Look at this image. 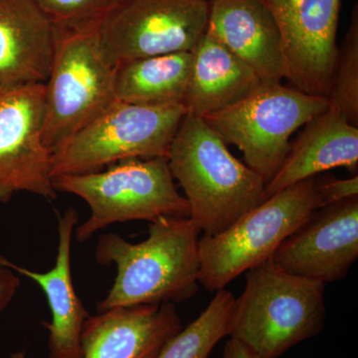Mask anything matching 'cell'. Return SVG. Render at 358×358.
Masks as SVG:
<instances>
[{
	"label": "cell",
	"mask_w": 358,
	"mask_h": 358,
	"mask_svg": "<svg viewBox=\"0 0 358 358\" xmlns=\"http://www.w3.org/2000/svg\"><path fill=\"white\" fill-rule=\"evenodd\" d=\"M196 224L189 217H162L148 225V237L134 244L121 235L100 236L99 265L117 267L109 293L98 313L117 307L182 303L199 289L200 257Z\"/></svg>",
	"instance_id": "6da1fadb"
},
{
	"label": "cell",
	"mask_w": 358,
	"mask_h": 358,
	"mask_svg": "<svg viewBox=\"0 0 358 358\" xmlns=\"http://www.w3.org/2000/svg\"><path fill=\"white\" fill-rule=\"evenodd\" d=\"M167 159L203 236L223 232L266 199L264 179L231 154L202 117L185 115Z\"/></svg>",
	"instance_id": "7a4b0ae2"
},
{
	"label": "cell",
	"mask_w": 358,
	"mask_h": 358,
	"mask_svg": "<svg viewBox=\"0 0 358 358\" xmlns=\"http://www.w3.org/2000/svg\"><path fill=\"white\" fill-rule=\"evenodd\" d=\"M326 284L289 274L266 261L246 272L235 299L229 336L258 358H279L324 329Z\"/></svg>",
	"instance_id": "3957f363"
},
{
	"label": "cell",
	"mask_w": 358,
	"mask_h": 358,
	"mask_svg": "<svg viewBox=\"0 0 358 358\" xmlns=\"http://www.w3.org/2000/svg\"><path fill=\"white\" fill-rule=\"evenodd\" d=\"M56 192L83 199L90 216L75 229L79 243L115 223L162 217H189L187 200L178 192L167 157L129 159L102 171L54 178Z\"/></svg>",
	"instance_id": "277c9868"
},
{
	"label": "cell",
	"mask_w": 358,
	"mask_h": 358,
	"mask_svg": "<svg viewBox=\"0 0 358 358\" xmlns=\"http://www.w3.org/2000/svg\"><path fill=\"white\" fill-rule=\"evenodd\" d=\"M317 181L319 176L288 186L223 232L199 239V284L217 292L250 268L270 260L289 235L324 207Z\"/></svg>",
	"instance_id": "5b68a950"
},
{
	"label": "cell",
	"mask_w": 358,
	"mask_h": 358,
	"mask_svg": "<svg viewBox=\"0 0 358 358\" xmlns=\"http://www.w3.org/2000/svg\"><path fill=\"white\" fill-rule=\"evenodd\" d=\"M99 21L57 26L55 53L44 84L43 140L51 152L117 101L115 67L101 50Z\"/></svg>",
	"instance_id": "8992f818"
},
{
	"label": "cell",
	"mask_w": 358,
	"mask_h": 358,
	"mask_svg": "<svg viewBox=\"0 0 358 358\" xmlns=\"http://www.w3.org/2000/svg\"><path fill=\"white\" fill-rule=\"evenodd\" d=\"M186 110L115 101L52 152L53 178L83 174L129 159L167 157Z\"/></svg>",
	"instance_id": "52a82bcc"
},
{
	"label": "cell",
	"mask_w": 358,
	"mask_h": 358,
	"mask_svg": "<svg viewBox=\"0 0 358 358\" xmlns=\"http://www.w3.org/2000/svg\"><path fill=\"white\" fill-rule=\"evenodd\" d=\"M327 107L326 96L281 83L261 84L239 102L202 119L226 145L241 150L245 164L267 185L284 164L294 131Z\"/></svg>",
	"instance_id": "ba28073f"
},
{
	"label": "cell",
	"mask_w": 358,
	"mask_h": 358,
	"mask_svg": "<svg viewBox=\"0 0 358 358\" xmlns=\"http://www.w3.org/2000/svg\"><path fill=\"white\" fill-rule=\"evenodd\" d=\"M209 0H122L99 21L103 57L112 66L192 52L206 33Z\"/></svg>",
	"instance_id": "9c48e42d"
},
{
	"label": "cell",
	"mask_w": 358,
	"mask_h": 358,
	"mask_svg": "<svg viewBox=\"0 0 358 358\" xmlns=\"http://www.w3.org/2000/svg\"><path fill=\"white\" fill-rule=\"evenodd\" d=\"M44 119V84L0 86V203L18 192L57 199Z\"/></svg>",
	"instance_id": "30bf717a"
},
{
	"label": "cell",
	"mask_w": 358,
	"mask_h": 358,
	"mask_svg": "<svg viewBox=\"0 0 358 358\" xmlns=\"http://www.w3.org/2000/svg\"><path fill=\"white\" fill-rule=\"evenodd\" d=\"M281 34L285 79L293 88L326 96L338 47L341 0H262Z\"/></svg>",
	"instance_id": "8fae6325"
},
{
	"label": "cell",
	"mask_w": 358,
	"mask_h": 358,
	"mask_svg": "<svg viewBox=\"0 0 358 358\" xmlns=\"http://www.w3.org/2000/svg\"><path fill=\"white\" fill-rule=\"evenodd\" d=\"M358 258V196L313 212L273 254L289 274L324 282L345 279Z\"/></svg>",
	"instance_id": "7c38bea8"
},
{
	"label": "cell",
	"mask_w": 358,
	"mask_h": 358,
	"mask_svg": "<svg viewBox=\"0 0 358 358\" xmlns=\"http://www.w3.org/2000/svg\"><path fill=\"white\" fill-rule=\"evenodd\" d=\"M182 327L173 303L110 308L85 322L83 358H155Z\"/></svg>",
	"instance_id": "4fadbf2b"
},
{
	"label": "cell",
	"mask_w": 358,
	"mask_h": 358,
	"mask_svg": "<svg viewBox=\"0 0 358 358\" xmlns=\"http://www.w3.org/2000/svg\"><path fill=\"white\" fill-rule=\"evenodd\" d=\"M206 32L248 66L262 84L285 79L281 34L262 0H209Z\"/></svg>",
	"instance_id": "5bb4252c"
},
{
	"label": "cell",
	"mask_w": 358,
	"mask_h": 358,
	"mask_svg": "<svg viewBox=\"0 0 358 358\" xmlns=\"http://www.w3.org/2000/svg\"><path fill=\"white\" fill-rule=\"evenodd\" d=\"M57 254L55 265L50 270L35 272L2 255L0 260L16 274L36 282L44 292L51 312V322H42L48 331L49 358H83L81 336L90 313L75 291L71 270V250L79 214L69 207L63 213H57Z\"/></svg>",
	"instance_id": "9a60e30c"
},
{
	"label": "cell",
	"mask_w": 358,
	"mask_h": 358,
	"mask_svg": "<svg viewBox=\"0 0 358 358\" xmlns=\"http://www.w3.org/2000/svg\"><path fill=\"white\" fill-rule=\"evenodd\" d=\"M57 37L32 0H0V86L46 83Z\"/></svg>",
	"instance_id": "2e32d148"
},
{
	"label": "cell",
	"mask_w": 358,
	"mask_h": 358,
	"mask_svg": "<svg viewBox=\"0 0 358 358\" xmlns=\"http://www.w3.org/2000/svg\"><path fill=\"white\" fill-rule=\"evenodd\" d=\"M305 127L281 169L266 185V199L329 169L345 167L357 171L358 128L338 108L329 103L324 113Z\"/></svg>",
	"instance_id": "e0dca14e"
},
{
	"label": "cell",
	"mask_w": 358,
	"mask_h": 358,
	"mask_svg": "<svg viewBox=\"0 0 358 358\" xmlns=\"http://www.w3.org/2000/svg\"><path fill=\"white\" fill-rule=\"evenodd\" d=\"M262 82L248 66L205 33L192 50V65L182 106L204 117L234 105Z\"/></svg>",
	"instance_id": "ac0fdd59"
},
{
	"label": "cell",
	"mask_w": 358,
	"mask_h": 358,
	"mask_svg": "<svg viewBox=\"0 0 358 358\" xmlns=\"http://www.w3.org/2000/svg\"><path fill=\"white\" fill-rule=\"evenodd\" d=\"M192 52L134 59L115 66V96L141 106L182 105Z\"/></svg>",
	"instance_id": "d6986e66"
},
{
	"label": "cell",
	"mask_w": 358,
	"mask_h": 358,
	"mask_svg": "<svg viewBox=\"0 0 358 358\" xmlns=\"http://www.w3.org/2000/svg\"><path fill=\"white\" fill-rule=\"evenodd\" d=\"M234 303L231 292L219 289L199 317L169 339L155 358H208L230 334Z\"/></svg>",
	"instance_id": "ffe728a7"
},
{
	"label": "cell",
	"mask_w": 358,
	"mask_h": 358,
	"mask_svg": "<svg viewBox=\"0 0 358 358\" xmlns=\"http://www.w3.org/2000/svg\"><path fill=\"white\" fill-rule=\"evenodd\" d=\"M329 105L338 108L348 121L358 127V7L353 8L352 21L338 60L327 95Z\"/></svg>",
	"instance_id": "44dd1931"
},
{
	"label": "cell",
	"mask_w": 358,
	"mask_h": 358,
	"mask_svg": "<svg viewBox=\"0 0 358 358\" xmlns=\"http://www.w3.org/2000/svg\"><path fill=\"white\" fill-rule=\"evenodd\" d=\"M56 26H76L102 20L122 0H32Z\"/></svg>",
	"instance_id": "7402d4cb"
},
{
	"label": "cell",
	"mask_w": 358,
	"mask_h": 358,
	"mask_svg": "<svg viewBox=\"0 0 358 358\" xmlns=\"http://www.w3.org/2000/svg\"><path fill=\"white\" fill-rule=\"evenodd\" d=\"M317 185L324 207L358 196L357 176L346 179H338L333 176H319Z\"/></svg>",
	"instance_id": "603a6c76"
},
{
	"label": "cell",
	"mask_w": 358,
	"mask_h": 358,
	"mask_svg": "<svg viewBox=\"0 0 358 358\" xmlns=\"http://www.w3.org/2000/svg\"><path fill=\"white\" fill-rule=\"evenodd\" d=\"M20 284V277L16 273L0 260V315L10 305Z\"/></svg>",
	"instance_id": "cb8c5ba5"
},
{
	"label": "cell",
	"mask_w": 358,
	"mask_h": 358,
	"mask_svg": "<svg viewBox=\"0 0 358 358\" xmlns=\"http://www.w3.org/2000/svg\"><path fill=\"white\" fill-rule=\"evenodd\" d=\"M221 358H258L247 346L237 339L231 338L224 346Z\"/></svg>",
	"instance_id": "d4e9b609"
},
{
	"label": "cell",
	"mask_w": 358,
	"mask_h": 358,
	"mask_svg": "<svg viewBox=\"0 0 358 358\" xmlns=\"http://www.w3.org/2000/svg\"><path fill=\"white\" fill-rule=\"evenodd\" d=\"M11 358H24V353L23 352H18V353H14L13 357Z\"/></svg>",
	"instance_id": "484cf974"
}]
</instances>
